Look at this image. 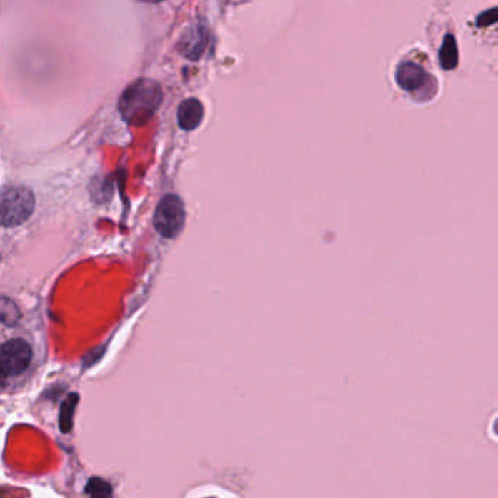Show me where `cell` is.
Listing matches in <instances>:
<instances>
[{
  "label": "cell",
  "mask_w": 498,
  "mask_h": 498,
  "mask_svg": "<svg viewBox=\"0 0 498 498\" xmlns=\"http://www.w3.org/2000/svg\"><path fill=\"white\" fill-rule=\"evenodd\" d=\"M204 116H205L204 106L196 98L184 99V101L179 106V111H177L179 126L186 131H191L201 126Z\"/></svg>",
  "instance_id": "7"
},
{
  "label": "cell",
  "mask_w": 498,
  "mask_h": 498,
  "mask_svg": "<svg viewBox=\"0 0 498 498\" xmlns=\"http://www.w3.org/2000/svg\"><path fill=\"white\" fill-rule=\"evenodd\" d=\"M184 221L186 212L181 199L173 193L164 196L154 216V226L158 234L164 239H176L184 226Z\"/></svg>",
  "instance_id": "3"
},
{
  "label": "cell",
  "mask_w": 498,
  "mask_h": 498,
  "mask_svg": "<svg viewBox=\"0 0 498 498\" xmlns=\"http://www.w3.org/2000/svg\"><path fill=\"white\" fill-rule=\"evenodd\" d=\"M497 21H498V8L497 9H491L488 12H484L478 18L477 24H478V26H488V25H492Z\"/></svg>",
  "instance_id": "12"
},
{
  "label": "cell",
  "mask_w": 498,
  "mask_h": 498,
  "mask_svg": "<svg viewBox=\"0 0 498 498\" xmlns=\"http://www.w3.org/2000/svg\"><path fill=\"white\" fill-rule=\"evenodd\" d=\"M428 75L419 64L414 61H405L399 64L396 71V82L399 88L414 92L427 84Z\"/></svg>",
  "instance_id": "6"
},
{
  "label": "cell",
  "mask_w": 498,
  "mask_h": 498,
  "mask_svg": "<svg viewBox=\"0 0 498 498\" xmlns=\"http://www.w3.org/2000/svg\"><path fill=\"white\" fill-rule=\"evenodd\" d=\"M162 103V89L156 81L142 78L130 84L119 99V113L130 126H144Z\"/></svg>",
  "instance_id": "1"
},
{
  "label": "cell",
  "mask_w": 498,
  "mask_h": 498,
  "mask_svg": "<svg viewBox=\"0 0 498 498\" xmlns=\"http://www.w3.org/2000/svg\"><path fill=\"white\" fill-rule=\"evenodd\" d=\"M36 208V197L26 187H8L2 193V225L18 226L29 219Z\"/></svg>",
  "instance_id": "2"
},
{
  "label": "cell",
  "mask_w": 498,
  "mask_h": 498,
  "mask_svg": "<svg viewBox=\"0 0 498 498\" xmlns=\"http://www.w3.org/2000/svg\"><path fill=\"white\" fill-rule=\"evenodd\" d=\"M2 322L6 324V326H12L18 322L19 319V310L18 307L15 306L14 302H11L8 297H4L2 298Z\"/></svg>",
  "instance_id": "11"
},
{
  "label": "cell",
  "mask_w": 498,
  "mask_h": 498,
  "mask_svg": "<svg viewBox=\"0 0 498 498\" xmlns=\"http://www.w3.org/2000/svg\"><path fill=\"white\" fill-rule=\"evenodd\" d=\"M459 61V53H457V44L456 40L452 34H447L443 46L440 49V63L443 66V69H454Z\"/></svg>",
  "instance_id": "9"
},
{
  "label": "cell",
  "mask_w": 498,
  "mask_h": 498,
  "mask_svg": "<svg viewBox=\"0 0 498 498\" xmlns=\"http://www.w3.org/2000/svg\"><path fill=\"white\" fill-rule=\"evenodd\" d=\"M32 349L24 339H9L4 344L0 352V365L4 376H19L31 364Z\"/></svg>",
  "instance_id": "4"
},
{
  "label": "cell",
  "mask_w": 498,
  "mask_h": 498,
  "mask_svg": "<svg viewBox=\"0 0 498 498\" xmlns=\"http://www.w3.org/2000/svg\"><path fill=\"white\" fill-rule=\"evenodd\" d=\"M139 2H144V4H161V2H164V0H139Z\"/></svg>",
  "instance_id": "13"
},
{
  "label": "cell",
  "mask_w": 498,
  "mask_h": 498,
  "mask_svg": "<svg viewBox=\"0 0 498 498\" xmlns=\"http://www.w3.org/2000/svg\"><path fill=\"white\" fill-rule=\"evenodd\" d=\"M208 46V31L204 25H193L187 29L180 41V51L187 59L196 61L201 59Z\"/></svg>",
  "instance_id": "5"
},
{
  "label": "cell",
  "mask_w": 498,
  "mask_h": 498,
  "mask_svg": "<svg viewBox=\"0 0 498 498\" xmlns=\"http://www.w3.org/2000/svg\"><path fill=\"white\" fill-rule=\"evenodd\" d=\"M85 494L86 495H91V497H110L113 495V489H111V485L109 482H106L104 479L101 478H91L86 484V488H85Z\"/></svg>",
  "instance_id": "10"
},
{
  "label": "cell",
  "mask_w": 498,
  "mask_h": 498,
  "mask_svg": "<svg viewBox=\"0 0 498 498\" xmlns=\"http://www.w3.org/2000/svg\"><path fill=\"white\" fill-rule=\"evenodd\" d=\"M78 401H79V396L76 393H72L66 397V401L61 405L59 425H60V429L63 431V433H69L74 427V414H75Z\"/></svg>",
  "instance_id": "8"
}]
</instances>
